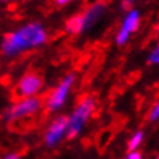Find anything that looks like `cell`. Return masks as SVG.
<instances>
[{"instance_id": "cell-15", "label": "cell", "mask_w": 159, "mask_h": 159, "mask_svg": "<svg viewBox=\"0 0 159 159\" xmlns=\"http://www.w3.org/2000/svg\"><path fill=\"white\" fill-rule=\"evenodd\" d=\"M2 159H22V158H20V155H18L15 152H10V154H6Z\"/></svg>"}, {"instance_id": "cell-9", "label": "cell", "mask_w": 159, "mask_h": 159, "mask_svg": "<svg viewBox=\"0 0 159 159\" xmlns=\"http://www.w3.org/2000/svg\"><path fill=\"white\" fill-rule=\"evenodd\" d=\"M144 142V131L143 129H138L131 135L128 142H127V150L128 151H135L139 150V147L143 144Z\"/></svg>"}, {"instance_id": "cell-10", "label": "cell", "mask_w": 159, "mask_h": 159, "mask_svg": "<svg viewBox=\"0 0 159 159\" xmlns=\"http://www.w3.org/2000/svg\"><path fill=\"white\" fill-rule=\"evenodd\" d=\"M147 120H148L150 123H157L159 120V104L158 102H154V104L151 105V108L148 109Z\"/></svg>"}, {"instance_id": "cell-13", "label": "cell", "mask_w": 159, "mask_h": 159, "mask_svg": "<svg viewBox=\"0 0 159 159\" xmlns=\"http://www.w3.org/2000/svg\"><path fill=\"white\" fill-rule=\"evenodd\" d=\"M135 3H136V0H121V7L128 11L129 8H134Z\"/></svg>"}, {"instance_id": "cell-8", "label": "cell", "mask_w": 159, "mask_h": 159, "mask_svg": "<svg viewBox=\"0 0 159 159\" xmlns=\"http://www.w3.org/2000/svg\"><path fill=\"white\" fill-rule=\"evenodd\" d=\"M140 12L136 8H129L125 12L124 18L121 20L120 29L117 30L116 37H115V42H116L117 46H124L128 43L129 38L139 30V26H140Z\"/></svg>"}, {"instance_id": "cell-4", "label": "cell", "mask_w": 159, "mask_h": 159, "mask_svg": "<svg viewBox=\"0 0 159 159\" xmlns=\"http://www.w3.org/2000/svg\"><path fill=\"white\" fill-rule=\"evenodd\" d=\"M75 80H77V75L74 73H69L58 82L57 86L51 89V92L43 100V107L47 112L57 113L66 105L71 90L74 88Z\"/></svg>"}, {"instance_id": "cell-14", "label": "cell", "mask_w": 159, "mask_h": 159, "mask_svg": "<svg viewBox=\"0 0 159 159\" xmlns=\"http://www.w3.org/2000/svg\"><path fill=\"white\" fill-rule=\"evenodd\" d=\"M55 2V6H58V7H65L67 4H70L73 0H54Z\"/></svg>"}, {"instance_id": "cell-11", "label": "cell", "mask_w": 159, "mask_h": 159, "mask_svg": "<svg viewBox=\"0 0 159 159\" xmlns=\"http://www.w3.org/2000/svg\"><path fill=\"white\" fill-rule=\"evenodd\" d=\"M147 62H148V65H154V66H157L159 63V47L158 46H154L152 49L148 51Z\"/></svg>"}, {"instance_id": "cell-3", "label": "cell", "mask_w": 159, "mask_h": 159, "mask_svg": "<svg viewBox=\"0 0 159 159\" xmlns=\"http://www.w3.org/2000/svg\"><path fill=\"white\" fill-rule=\"evenodd\" d=\"M107 7L102 2H96L82 11L81 14L73 15L66 20L65 30L70 35H80L92 30L105 15Z\"/></svg>"}, {"instance_id": "cell-17", "label": "cell", "mask_w": 159, "mask_h": 159, "mask_svg": "<svg viewBox=\"0 0 159 159\" xmlns=\"http://www.w3.org/2000/svg\"><path fill=\"white\" fill-rule=\"evenodd\" d=\"M98 2H104V0H98Z\"/></svg>"}, {"instance_id": "cell-12", "label": "cell", "mask_w": 159, "mask_h": 159, "mask_svg": "<svg viewBox=\"0 0 159 159\" xmlns=\"http://www.w3.org/2000/svg\"><path fill=\"white\" fill-rule=\"evenodd\" d=\"M124 159H144V155H143V154H142L139 150H135V151H128Z\"/></svg>"}, {"instance_id": "cell-5", "label": "cell", "mask_w": 159, "mask_h": 159, "mask_svg": "<svg viewBox=\"0 0 159 159\" xmlns=\"http://www.w3.org/2000/svg\"><path fill=\"white\" fill-rule=\"evenodd\" d=\"M43 108V100L39 96L37 97H26L19 98L12 105L4 112L3 117L7 123L14 124V123L26 120V119L34 117L41 112Z\"/></svg>"}, {"instance_id": "cell-1", "label": "cell", "mask_w": 159, "mask_h": 159, "mask_svg": "<svg viewBox=\"0 0 159 159\" xmlns=\"http://www.w3.org/2000/svg\"><path fill=\"white\" fill-rule=\"evenodd\" d=\"M49 35L45 26L39 22H29L15 29L3 38L0 50L6 58H15L30 50L46 45Z\"/></svg>"}, {"instance_id": "cell-2", "label": "cell", "mask_w": 159, "mask_h": 159, "mask_svg": "<svg viewBox=\"0 0 159 159\" xmlns=\"http://www.w3.org/2000/svg\"><path fill=\"white\" fill-rule=\"evenodd\" d=\"M97 109V100L94 96L86 94L78 101L75 108L67 116V139H75L82 134L86 124Z\"/></svg>"}, {"instance_id": "cell-6", "label": "cell", "mask_w": 159, "mask_h": 159, "mask_svg": "<svg viewBox=\"0 0 159 159\" xmlns=\"http://www.w3.org/2000/svg\"><path fill=\"white\" fill-rule=\"evenodd\" d=\"M67 138V116L59 115L49 123L43 135V143L47 148H55Z\"/></svg>"}, {"instance_id": "cell-7", "label": "cell", "mask_w": 159, "mask_h": 159, "mask_svg": "<svg viewBox=\"0 0 159 159\" xmlns=\"http://www.w3.org/2000/svg\"><path fill=\"white\" fill-rule=\"evenodd\" d=\"M45 86L43 78L37 71H27L19 78L16 84V96L19 98L26 97H37L41 94Z\"/></svg>"}, {"instance_id": "cell-16", "label": "cell", "mask_w": 159, "mask_h": 159, "mask_svg": "<svg viewBox=\"0 0 159 159\" xmlns=\"http://www.w3.org/2000/svg\"><path fill=\"white\" fill-rule=\"evenodd\" d=\"M0 2H14V0H0Z\"/></svg>"}, {"instance_id": "cell-18", "label": "cell", "mask_w": 159, "mask_h": 159, "mask_svg": "<svg viewBox=\"0 0 159 159\" xmlns=\"http://www.w3.org/2000/svg\"><path fill=\"white\" fill-rule=\"evenodd\" d=\"M155 159H158V158H155Z\"/></svg>"}]
</instances>
